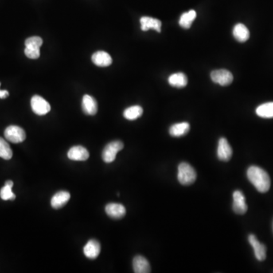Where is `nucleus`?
<instances>
[{"mask_svg":"<svg viewBox=\"0 0 273 273\" xmlns=\"http://www.w3.org/2000/svg\"><path fill=\"white\" fill-rule=\"evenodd\" d=\"M247 178L260 193L268 192L271 185L270 176L264 169L253 165L247 169Z\"/></svg>","mask_w":273,"mask_h":273,"instance_id":"nucleus-1","label":"nucleus"},{"mask_svg":"<svg viewBox=\"0 0 273 273\" xmlns=\"http://www.w3.org/2000/svg\"><path fill=\"white\" fill-rule=\"evenodd\" d=\"M197 173L192 165L187 162H181L178 165L177 179L182 185H191L196 181Z\"/></svg>","mask_w":273,"mask_h":273,"instance_id":"nucleus-2","label":"nucleus"},{"mask_svg":"<svg viewBox=\"0 0 273 273\" xmlns=\"http://www.w3.org/2000/svg\"><path fill=\"white\" fill-rule=\"evenodd\" d=\"M25 54L32 59H37L40 56V47L43 45V40L40 37H32L25 40Z\"/></svg>","mask_w":273,"mask_h":273,"instance_id":"nucleus-3","label":"nucleus"},{"mask_svg":"<svg viewBox=\"0 0 273 273\" xmlns=\"http://www.w3.org/2000/svg\"><path fill=\"white\" fill-rule=\"evenodd\" d=\"M124 145L122 141H115L110 142L105 146L102 157L103 161L106 163H110L113 162L116 158L117 153L123 149Z\"/></svg>","mask_w":273,"mask_h":273,"instance_id":"nucleus-4","label":"nucleus"},{"mask_svg":"<svg viewBox=\"0 0 273 273\" xmlns=\"http://www.w3.org/2000/svg\"><path fill=\"white\" fill-rule=\"evenodd\" d=\"M4 135L5 139L14 144L21 143L26 139V134L24 129L16 126H10L6 128Z\"/></svg>","mask_w":273,"mask_h":273,"instance_id":"nucleus-5","label":"nucleus"},{"mask_svg":"<svg viewBox=\"0 0 273 273\" xmlns=\"http://www.w3.org/2000/svg\"><path fill=\"white\" fill-rule=\"evenodd\" d=\"M210 77L212 81L221 86L229 85L233 81V75L226 69L212 71Z\"/></svg>","mask_w":273,"mask_h":273,"instance_id":"nucleus-6","label":"nucleus"},{"mask_svg":"<svg viewBox=\"0 0 273 273\" xmlns=\"http://www.w3.org/2000/svg\"><path fill=\"white\" fill-rule=\"evenodd\" d=\"M31 104L33 112L38 115H46L51 110L49 103L38 95H35L32 97Z\"/></svg>","mask_w":273,"mask_h":273,"instance_id":"nucleus-7","label":"nucleus"},{"mask_svg":"<svg viewBox=\"0 0 273 273\" xmlns=\"http://www.w3.org/2000/svg\"><path fill=\"white\" fill-rule=\"evenodd\" d=\"M234 212L237 214L243 215L247 211V205L246 204L245 197L241 191H235L233 193Z\"/></svg>","mask_w":273,"mask_h":273,"instance_id":"nucleus-8","label":"nucleus"},{"mask_svg":"<svg viewBox=\"0 0 273 273\" xmlns=\"http://www.w3.org/2000/svg\"><path fill=\"white\" fill-rule=\"evenodd\" d=\"M217 157L219 160L228 162L232 157V149L226 138H221L218 144Z\"/></svg>","mask_w":273,"mask_h":273,"instance_id":"nucleus-9","label":"nucleus"},{"mask_svg":"<svg viewBox=\"0 0 273 273\" xmlns=\"http://www.w3.org/2000/svg\"><path fill=\"white\" fill-rule=\"evenodd\" d=\"M249 243L254 248V254L257 259L259 261L265 260L266 258V247L264 244H261L260 242L257 239V237L254 235H249Z\"/></svg>","mask_w":273,"mask_h":273,"instance_id":"nucleus-10","label":"nucleus"},{"mask_svg":"<svg viewBox=\"0 0 273 273\" xmlns=\"http://www.w3.org/2000/svg\"><path fill=\"white\" fill-rule=\"evenodd\" d=\"M105 210H106V214L112 219H122L126 214V207L120 204L111 203V204H107Z\"/></svg>","mask_w":273,"mask_h":273,"instance_id":"nucleus-11","label":"nucleus"},{"mask_svg":"<svg viewBox=\"0 0 273 273\" xmlns=\"http://www.w3.org/2000/svg\"><path fill=\"white\" fill-rule=\"evenodd\" d=\"M90 157L88 150L84 146H75L68 152V157L74 161H85Z\"/></svg>","mask_w":273,"mask_h":273,"instance_id":"nucleus-12","label":"nucleus"},{"mask_svg":"<svg viewBox=\"0 0 273 273\" xmlns=\"http://www.w3.org/2000/svg\"><path fill=\"white\" fill-rule=\"evenodd\" d=\"M140 22H141V30L144 32H147L150 29H153L159 33L161 32L162 22L157 18L145 16V17H141Z\"/></svg>","mask_w":273,"mask_h":273,"instance_id":"nucleus-13","label":"nucleus"},{"mask_svg":"<svg viewBox=\"0 0 273 273\" xmlns=\"http://www.w3.org/2000/svg\"><path fill=\"white\" fill-rule=\"evenodd\" d=\"M82 110L86 115H94L97 112V102L90 95H84L82 99Z\"/></svg>","mask_w":273,"mask_h":273,"instance_id":"nucleus-14","label":"nucleus"},{"mask_svg":"<svg viewBox=\"0 0 273 273\" xmlns=\"http://www.w3.org/2000/svg\"><path fill=\"white\" fill-rule=\"evenodd\" d=\"M92 62L99 67H108L112 63V59L108 52L97 51L92 56Z\"/></svg>","mask_w":273,"mask_h":273,"instance_id":"nucleus-15","label":"nucleus"},{"mask_svg":"<svg viewBox=\"0 0 273 273\" xmlns=\"http://www.w3.org/2000/svg\"><path fill=\"white\" fill-rule=\"evenodd\" d=\"M101 247L96 240L89 241L84 247V254L89 259H96L100 253Z\"/></svg>","mask_w":273,"mask_h":273,"instance_id":"nucleus-16","label":"nucleus"},{"mask_svg":"<svg viewBox=\"0 0 273 273\" xmlns=\"http://www.w3.org/2000/svg\"><path fill=\"white\" fill-rule=\"evenodd\" d=\"M133 268L136 273H149L151 272L150 265L146 258L136 256L133 259Z\"/></svg>","mask_w":273,"mask_h":273,"instance_id":"nucleus-17","label":"nucleus"},{"mask_svg":"<svg viewBox=\"0 0 273 273\" xmlns=\"http://www.w3.org/2000/svg\"><path fill=\"white\" fill-rule=\"evenodd\" d=\"M71 195L68 192L61 191L56 193L51 200V206L54 209H60L62 207L66 205L68 200H70Z\"/></svg>","mask_w":273,"mask_h":273,"instance_id":"nucleus-18","label":"nucleus"},{"mask_svg":"<svg viewBox=\"0 0 273 273\" xmlns=\"http://www.w3.org/2000/svg\"><path fill=\"white\" fill-rule=\"evenodd\" d=\"M233 36L239 42H246L250 37V32L243 24H237L233 29Z\"/></svg>","mask_w":273,"mask_h":273,"instance_id":"nucleus-19","label":"nucleus"},{"mask_svg":"<svg viewBox=\"0 0 273 273\" xmlns=\"http://www.w3.org/2000/svg\"><path fill=\"white\" fill-rule=\"evenodd\" d=\"M190 130V125L188 122L174 124L169 128V134L173 137L178 138L188 134Z\"/></svg>","mask_w":273,"mask_h":273,"instance_id":"nucleus-20","label":"nucleus"},{"mask_svg":"<svg viewBox=\"0 0 273 273\" xmlns=\"http://www.w3.org/2000/svg\"><path fill=\"white\" fill-rule=\"evenodd\" d=\"M169 84L175 87H184L188 84V78L184 73H175L169 76Z\"/></svg>","mask_w":273,"mask_h":273,"instance_id":"nucleus-21","label":"nucleus"},{"mask_svg":"<svg viewBox=\"0 0 273 273\" xmlns=\"http://www.w3.org/2000/svg\"><path fill=\"white\" fill-rule=\"evenodd\" d=\"M196 17H197V13L194 10H190L189 12L184 13L180 17V26L185 29H189Z\"/></svg>","mask_w":273,"mask_h":273,"instance_id":"nucleus-22","label":"nucleus"},{"mask_svg":"<svg viewBox=\"0 0 273 273\" xmlns=\"http://www.w3.org/2000/svg\"><path fill=\"white\" fill-rule=\"evenodd\" d=\"M143 109L140 106H130L124 111V117L128 120H136L143 114Z\"/></svg>","mask_w":273,"mask_h":273,"instance_id":"nucleus-23","label":"nucleus"},{"mask_svg":"<svg viewBox=\"0 0 273 273\" xmlns=\"http://www.w3.org/2000/svg\"><path fill=\"white\" fill-rule=\"evenodd\" d=\"M256 112L258 116L261 118H273V102L264 103L258 106Z\"/></svg>","mask_w":273,"mask_h":273,"instance_id":"nucleus-24","label":"nucleus"},{"mask_svg":"<svg viewBox=\"0 0 273 273\" xmlns=\"http://www.w3.org/2000/svg\"><path fill=\"white\" fill-rule=\"evenodd\" d=\"M13 181H7L5 182V186L0 191V197L3 200H14L16 196L13 192Z\"/></svg>","mask_w":273,"mask_h":273,"instance_id":"nucleus-25","label":"nucleus"},{"mask_svg":"<svg viewBox=\"0 0 273 273\" xmlns=\"http://www.w3.org/2000/svg\"><path fill=\"white\" fill-rule=\"evenodd\" d=\"M13 155V150L9 144L3 138H0V157L5 160H9L12 159Z\"/></svg>","mask_w":273,"mask_h":273,"instance_id":"nucleus-26","label":"nucleus"},{"mask_svg":"<svg viewBox=\"0 0 273 273\" xmlns=\"http://www.w3.org/2000/svg\"><path fill=\"white\" fill-rule=\"evenodd\" d=\"M0 86H1V83H0ZM9 95V93L7 91H1L0 90V98L2 99H5V98L8 97Z\"/></svg>","mask_w":273,"mask_h":273,"instance_id":"nucleus-27","label":"nucleus"}]
</instances>
